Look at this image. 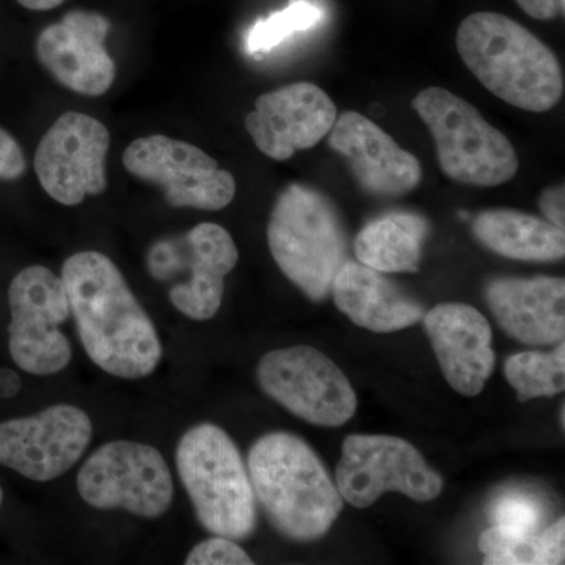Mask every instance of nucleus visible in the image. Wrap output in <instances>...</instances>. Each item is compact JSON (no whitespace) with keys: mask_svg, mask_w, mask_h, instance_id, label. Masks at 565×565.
Returning a JSON list of instances; mask_svg holds the SVG:
<instances>
[{"mask_svg":"<svg viewBox=\"0 0 565 565\" xmlns=\"http://www.w3.org/2000/svg\"><path fill=\"white\" fill-rule=\"evenodd\" d=\"M509 384L519 394V399L552 397L565 388V345L552 352H522L509 356L504 363Z\"/></svg>","mask_w":565,"mask_h":565,"instance_id":"nucleus-24","label":"nucleus"},{"mask_svg":"<svg viewBox=\"0 0 565 565\" xmlns=\"http://www.w3.org/2000/svg\"><path fill=\"white\" fill-rule=\"evenodd\" d=\"M28 170L24 152L17 139L0 128V181H17Z\"/></svg>","mask_w":565,"mask_h":565,"instance_id":"nucleus-28","label":"nucleus"},{"mask_svg":"<svg viewBox=\"0 0 565 565\" xmlns=\"http://www.w3.org/2000/svg\"><path fill=\"white\" fill-rule=\"evenodd\" d=\"M471 228L479 243L504 258L548 263L565 255L564 228L522 211L479 212Z\"/></svg>","mask_w":565,"mask_h":565,"instance_id":"nucleus-21","label":"nucleus"},{"mask_svg":"<svg viewBox=\"0 0 565 565\" xmlns=\"http://www.w3.org/2000/svg\"><path fill=\"white\" fill-rule=\"evenodd\" d=\"M527 17L539 21H552L564 17L565 0H515Z\"/></svg>","mask_w":565,"mask_h":565,"instance_id":"nucleus-30","label":"nucleus"},{"mask_svg":"<svg viewBox=\"0 0 565 565\" xmlns=\"http://www.w3.org/2000/svg\"><path fill=\"white\" fill-rule=\"evenodd\" d=\"M24 9L32 11H47L57 9L65 0H17Z\"/></svg>","mask_w":565,"mask_h":565,"instance_id":"nucleus-32","label":"nucleus"},{"mask_svg":"<svg viewBox=\"0 0 565 565\" xmlns=\"http://www.w3.org/2000/svg\"><path fill=\"white\" fill-rule=\"evenodd\" d=\"M486 300L501 329L520 343L564 341V278H497L487 286Z\"/></svg>","mask_w":565,"mask_h":565,"instance_id":"nucleus-19","label":"nucleus"},{"mask_svg":"<svg viewBox=\"0 0 565 565\" xmlns=\"http://www.w3.org/2000/svg\"><path fill=\"white\" fill-rule=\"evenodd\" d=\"M178 475L196 519L215 535L244 541L256 527V497L232 437L212 423L193 426L177 446Z\"/></svg>","mask_w":565,"mask_h":565,"instance_id":"nucleus-4","label":"nucleus"},{"mask_svg":"<svg viewBox=\"0 0 565 565\" xmlns=\"http://www.w3.org/2000/svg\"><path fill=\"white\" fill-rule=\"evenodd\" d=\"M337 118V106L321 87L296 82L259 96L245 117V129L263 154L285 162L296 151L316 147Z\"/></svg>","mask_w":565,"mask_h":565,"instance_id":"nucleus-15","label":"nucleus"},{"mask_svg":"<svg viewBox=\"0 0 565 565\" xmlns=\"http://www.w3.org/2000/svg\"><path fill=\"white\" fill-rule=\"evenodd\" d=\"M77 492L95 509H122L141 519H159L173 503L169 465L154 446L118 440L103 445L77 473Z\"/></svg>","mask_w":565,"mask_h":565,"instance_id":"nucleus-8","label":"nucleus"},{"mask_svg":"<svg viewBox=\"0 0 565 565\" xmlns=\"http://www.w3.org/2000/svg\"><path fill=\"white\" fill-rule=\"evenodd\" d=\"M239 262L232 234L217 223H200L178 237L159 241L148 252L151 277L172 282L169 299L193 321H210L221 310L226 275Z\"/></svg>","mask_w":565,"mask_h":565,"instance_id":"nucleus-7","label":"nucleus"},{"mask_svg":"<svg viewBox=\"0 0 565 565\" xmlns=\"http://www.w3.org/2000/svg\"><path fill=\"white\" fill-rule=\"evenodd\" d=\"M62 280L81 343L96 366L126 381L158 370L161 338L109 256L99 252L70 256Z\"/></svg>","mask_w":565,"mask_h":565,"instance_id":"nucleus-1","label":"nucleus"},{"mask_svg":"<svg viewBox=\"0 0 565 565\" xmlns=\"http://www.w3.org/2000/svg\"><path fill=\"white\" fill-rule=\"evenodd\" d=\"M2 501H3V492H2V489H0V505H2Z\"/></svg>","mask_w":565,"mask_h":565,"instance_id":"nucleus-33","label":"nucleus"},{"mask_svg":"<svg viewBox=\"0 0 565 565\" xmlns=\"http://www.w3.org/2000/svg\"><path fill=\"white\" fill-rule=\"evenodd\" d=\"M489 516L493 525L537 533L544 520V509L531 494L505 493L494 498L489 508Z\"/></svg>","mask_w":565,"mask_h":565,"instance_id":"nucleus-26","label":"nucleus"},{"mask_svg":"<svg viewBox=\"0 0 565 565\" xmlns=\"http://www.w3.org/2000/svg\"><path fill=\"white\" fill-rule=\"evenodd\" d=\"M478 545L489 565L564 564L565 520L561 516L544 533L493 525L479 535Z\"/></svg>","mask_w":565,"mask_h":565,"instance_id":"nucleus-23","label":"nucleus"},{"mask_svg":"<svg viewBox=\"0 0 565 565\" xmlns=\"http://www.w3.org/2000/svg\"><path fill=\"white\" fill-rule=\"evenodd\" d=\"M125 169L161 189L173 207L221 211L236 195V180L210 154L167 136L134 140L122 154Z\"/></svg>","mask_w":565,"mask_h":565,"instance_id":"nucleus-12","label":"nucleus"},{"mask_svg":"<svg viewBox=\"0 0 565 565\" xmlns=\"http://www.w3.org/2000/svg\"><path fill=\"white\" fill-rule=\"evenodd\" d=\"M264 393L303 422L343 426L355 415L356 396L343 371L311 345L266 353L256 367Z\"/></svg>","mask_w":565,"mask_h":565,"instance_id":"nucleus-10","label":"nucleus"},{"mask_svg":"<svg viewBox=\"0 0 565 565\" xmlns=\"http://www.w3.org/2000/svg\"><path fill=\"white\" fill-rule=\"evenodd\" d=\"M329 134V147L343 156L360 188L371 195H407L422 182L418 159L359 111H344Z\"/></svg>","mask_w":565,"mask_h":565,"instance_id":"nucleus-17","label":"nucleus"},{"mask_svg":"<svg viewBox=\"0 0 565 565\" xmlns=\"http://www.w3.org/2000/svg\"><path fill=\"white\" fill-rule=\"evenodd\" d=\"M22 381L17 371L0 367V397L10 399L21 392Z\"/></svg>","mask_w":565,"mask_h":565,"instance_id":"nucleus-31","label":"nucleus"},{"mask_svg":"<svg viewBox=\"0 0 565 565\" xmlns=\"http://www.w3.org/2000/svg\"><path fill=\"white\" fill-rule=\"evenodd\" d=\"M110 22L88 10H73L36 39V57L68 90L102 96L114 85L117 66L106 47Z\"/></svg>","mask_w":565,"mask_h":565,"instance_id":"nucleus-16","label":"nucleus"},{"mask_svg":"<svg viewBox=\"0 0 565 565\" xmlns=\"http://www.w3.org/2000/svg\"><path fill=\"white\" fill-rule=\"evenodd\" d=\"M267 243L285 277L311 300L326 299L345 263L348 239L333 203L302 184L280 192L267 225Z\"/></svg>","mask_w":565,"mask_h":565,"instance_id":"nucleus-5","label":"nucleus"},{"mask_svg":"<svg viewBox=\"0 0 565 565\" xmlns=\"http://www.w3.org/2000/svg\"><path fill=\"white\" fill-rule=\"evenodd\" d=\"M423 322L446 382L463 396H478L497 360L489 321L470 305L440 303Z\"/></svg>","mask_w":565,"mask_h":565,"instance_id":"nucleus-18","label":"nucleus"},{"mask_svg":"<svg viewBox=\"0 0 565 565\" xmlns=\"http://www.w3.org/2000/svg\"><path fill=\"white\" fill-rule=\"evenodd\" d=\"M253 492L285 537L313 542L329 533L344 500L313 449L288 433L263 435L248 452Z\"/></svg>","mask_w":565,"mask_h":565,"instance_id":"nucleus-3","label":"nucleus"},{"mask_svg":"<svg viewBox=\"0 0 565 565\" xmlns=\"http://www.w3.org/2000/svg\"><path fill=\"white\" fill-rule=\"evenodd\" d=\"M90 416L76 405L58 404L40 414L0 423V465L35 482L71 470L90 445Z\"/></svg>","mask_w":565,"mask_h":565,"instance_id":"nucleus-14","label":"nucleus"},{"mask_svg":"<svg viewBox=\"0 0 565 565\" xmlns=\"http://www.w3.org/2000/svg\"><path fill=\"white\" fill-rule=\"evenodd\" d=\"M539 207L544 214L545 221L564 228L565 225V191L564 184L553 185L542 192L539 199Z\"/></svg>","mask_w":565,"mask_h":565,"instance_id":"nucleus-29","label":"nucleus"},{"mask_svg":"<svg viewBox=\"0 0 565 565\" xmlns=\"http://www.w3.org/2000/svg\"><path fill=\"white\" fill-rule=\"evenodd\" d=\"M412 107L433 134L438 166L449 180L497 188L519 173V154L473 104L441 87H427Z\"/></svg>","mask_w":565,"mask_h":565,"instance_id":"nucleus-6","label":"nucleus"},{"mask_svg":"<svg viewBox=\"0 0 565 565\" xmlns=\"http://www.w3.org/2000/svg\"><path fill=\"white\" fill-rule=\"evenodd\" d=\"M109 148L110 132L102 121L79 111H66L36 148L33 167L41 188L65 206L99 195L107 189Z\"/></svg>","mask_w":565,"mask_h":565,"instance_id":"nucleus-13","label":"nucleus"},{"mask_svg":"<svg viewBox=\"0 0 565 565\" xmlns=\"http://www.w3.org/2000/svg\"><path fill=\"white\" fill-rule=\"evenodd\" d=\"M338 310L355 326L374 333H392L423 321L424 310L392 280L362 263L345 262L334 277Z\"/></svg>","mask_w":565,"mask_h":565,"instance_id":"nucleus-20","label":"nucleus"},{"mask_svg":"<svg viewBox=\"0 0 565 565\" xmlns=\"http://www.w3.org/2000/svg\"><path fill=\"white\" fill-rule=\"evenodd\" d=\"M323 10L310 0H291L288 7L275 11L252 25L245 35V51L252 57H263L296 33L310 31L322 21Z\"/></svg>","mask_w":565,"mask_h":565,"instance_id":"nucleus-25","label":"nucleus"},{"mask_svg":"<svg viewBox=\"0 0 565 565\" xmlns=\"http://www.w3.org/2000/svg\"><path fill=\"white\" fill-rule=\"evenodd\" d=\"M188 565H252L253 559L233 539L215 535L193 546L185 557Z\"/></svg>","mask_w":565,"mask_h":565,"instance_id":"nucleus-27","label":"nucleus"},{"mask_svg":"<svg viewBox=\"0 0 565 565\" xmlns=\"http://www.w3.org/2000/svg\"><path fill=\"white\" fill-rule=\"evenodd\" d=\"M429 223L412 212H392L367 223L355 239L359 263L382 274H415Z\"/></svg>","mask_w":565,"mask_h":565,"instance_id":"nucleus-22","label":"nucleus"},{"mask_svg":"<svg viewBox=\"0 0 565 565\" xmlns=\"http://www.w3.org/2000/svg\"><path fill=\"white\" fill-rule=\"evenodd\" d=\"M337 487L356 509L370 508L382 494L399 492L426 503L444 490V479L418 449L392 435H349L337 467Z\"/></svg>","mask_w":565,"mask_h":565,"instance_id":"nucleus-11","label":"nucleus"},{"mask_svg":"<svg viewBox=\"0 0 565 565\" xmlns=\"http://www.w3.org/2000/svg\"><path fill=\"white\" fill-rule=\"evenodd\" d=\"M457 51L476 79L516 109L544 114L564 96V74L555 52L519 22L478 11L460 22Z\"/></svg>","mask_w":565,"mask_h":565,"instance_id":"nucleus-2","label":"nucleus"},{"mask_svg":"<svg viewBox=\"0 0 565 565\" xmlns=\"http://www.w3.org/2000/svg\"><path fill=\"white\" fill-rule=\"evenodd\" d=\"M9 351L25 373L54 375L73 359L61 326L68 321V294L62 277L44 266L22 269L10 282Z\"/></svg>","mask_w":565,"mask_h":565,"instance_id":"nucleus-9","label":"nucleus"}]
</instances>
